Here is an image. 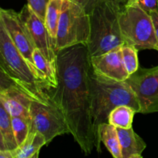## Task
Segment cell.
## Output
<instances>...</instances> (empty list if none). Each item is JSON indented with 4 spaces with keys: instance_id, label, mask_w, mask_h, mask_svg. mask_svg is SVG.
<instances>
[{
    "instance_id": "8fae6325",
    "label": "cell",
    "mask_w": 158,
    "mask_h": 158,
    "mask_svg": "<svg viewBox=\"0 0 158 158\" xmlns=\"http://www.w3.org/2000/svg\"><path fill=\"white\" fill-rule=\"evenodd\" d=\"M34 101L26 92L1 73L0 104L11 117L30 119V106Z\"/></svg>"
},
{
    "instance_id": "8992f818",
    "label": "cell",
    "mask_w": 158,
    "mask_h": 158,
    "mask_svg": "<svg viewBox=\"0 0 158 158\" xmlns=\"http://www.w3.org/2000/svg\"><path fill=\"white\" fill-rule=\"evenodd\" d=\"M90 36V18L84 8L73 0H66L60 17L56 40V52L83 44Z\"/></svg>"
},
{
    "instance_id": "ac0fdd59",
    "label": "cell",
    "mask_w": 158,
    "mask_h": 158,
    "mask_svg": "<svg viewBox=\"0 0 158 158\" xmlns=\"http://www.w3.org/2000/svg\"><path fill=\"white\" fill-rule=\"evenodd\" d=\"M46 144L45 137L39 132H29L27 138L15 149V158H32Z\"/></svg>"
},
{
    "instance_id": "2e32d148",
    "label": "cell",
    "mask_w": 158,
    "mask_h": 158,
    "mask_svg": "<svg viewBox=\"0 0 158 158\" xmlns=\"http://www.w3.org/2000/svg\"><path fill=\"white\" fill-rule=\"evenodd\" d=\"M18 147L12 128V117L1 104L0 106V151L15 150Z\"/></svg>"
},
{
    "instance_id": "277c9868",
    "label": "cell",
    "mask_w": 158,
    "mask_h": 158,
    "mask_svg": "<svg viewBox=\"0 0 158 158\" xmlns=\"http://www.w3.org/2000/svg\"><path fill=\"white\" fill-rule=\"evenodd\" d=\"M126 105L140 112L137 97L126 81H117L91 72V115L94 128L98 135L100 124L108 123L111 111ZM99 137V136H98Z\"/></svg>"
},
{
    "instance_id": "d6986e66",
    "label": "cell",
    "mask_w": 158,
    "mask_h": 158,
    "mask_svg": "<svg viewBox=\"0 0 158 158\" xmlns=\"http://www.w3.org/2000/svg\"><path fill=\"white\" fill-rule=\"evenodd\" d=\"M137 111L134 108L122 105L113 110L108 117V123L117 128L130 129L132 127L133 120Z\"/></svg>"
},
{
    "instance_id": "e0dca14e",
    "label": "cell",
    "mask_w": 158,
    "mask_h": 158,
    "mask_svg": "<svg viewBox=\"0 0 158 158\" xmlns=\"http://www.w3.org/2000/svg\"><path fill=\"white\" fill-rule=\"evenodd\" d=\"M32 56L35 67L44 77L49 86L52 89H56L59 85L57 66L50 63L38 49L34 50Z\"/></svg>"
},
{
    "instance_id": "ba28073f",
    "label": "cell",
    "mask_w": 158,
    "mask_h": 158,
    "mask_svg": "<svg viewBox=\"0 0 158 158\" xmlns=\"http://www.w3.org/2000/svg\"><path fill=\"white\" fill-rule=\"evenodd\" d=\"M126 82L137 96L140 114L158 112V66L149 69L139 67Z\"/></svg>"
},
{
    "instance_id": "5bb4252c",
    "label": "cell",
    "mask_w": 158,
    "mask_h": 158,
    "mask_svg": "<svg viewBox=\"0 0 158 158\" xmlns=\"http://www.w3.org/2000/svg\"><path fill=\"white\" fill-rule=\"evenodd\" d=\"M100 141L105 145L114 158H123L118 132L116 127L109 123H102L98 127Z\"/></svg>"
},
{
    "instance_id": "484cf974",
    "label": "cell",
    "mask_w": 158,
    "mask_h": 158,
    "mask_svg": "<svg viewBox=\"0 0 158 158\" xmlns=\"http://www.w3.org/2000/svg\"><path fill=\"white\" fill-rule=\"evenodd\" d=\"M15 154H16L15 149L0 151V158H15Z\"/></svg>"
},
{
    "instance_id": "30bf717a",
    "label": "cell",
    "mask_w": 158,
    "mask_h": 158,
    "mask_svg": "<svg viewBox=\"0 0 158 158\" xmlns=\"http://www.w3.org/2000/svg\"><path fill=\"white\" fill-rule=\"evenodd\" d=\"M0 23L4 26L9 37L21 53L32 63L35 48L19 13L12 9H0Z\"/></svg>"
},
{
    "instance_id": "603a6c76",
    "label": "cell",
    "mask_w": 158,
    "mask_h": 158,
    "mask_svg": "<svg viewBox=\"0 0 158 158\" xmlns=\"http://www.w3.org/2000/svg\"><path fill=\"white\" fill-rule=\"evenodd\" d=\"M49 1V0H27V4L40 18L44 20Z\"/></svg>"
},
{
    "instance_id": "7c38bea8",
    "label": "cell",
    "mask_w": 158,
    "mask_h": 158,
    "mask_svg": "<svg viewBox=\"0 0 158 158\" xmlns=\"http://www.w3.org/2000/svg\"><path fill=\"white\" fill-rule=\"evenodd\" d=\"M122 46L101 55L90 57L93 69L97 75L117 81H126L130 77L122 58Z\"/></svg>"
},
{
    "instance_id": "ffe728a7",
    "label": "cell",
    "mask_w": 158,
    "mask_h": 158,
    "mask_svg": "<svg viewBox=\"0 0 158 158\" xmlns=\"http://www.w3.org/2000/svg\"><path fill=\"white\" fill-rule=\"evenodd\" d=\"M12 125L17 144L20 146L30 132V119L23 117H12Z\"/></svg>"
},
{
    "instance_id": "4fadbf2b",
    "label": "cell",
    "mask_w": 158,
    "mask_h": 158,
    "mask_svg": "<svg viewBox=\"0 0 158 158\" xmlns=\"http://www.w3.org/2000/svg\"><path fill=\"white\" fill-rule=\"evenodd\" d=\"M121 146L123 158H129L135 154H141L147 144L143 139L134 132L132 127L130 129L117 128Z\"/></svg>"
},
{
    "instance_id": "4316f807",
    "label": "cell",
    "mask_w": 158,
    "mask_h": 158,
    "mask_svg": "<svg viewBox=\"0 0 158 158\" xmlns=\"http://www.w3.org/2000/svg\"><path fill=\"white\" fill-rule=\"evenodd\" d=\"M129 158H143V157L141 156V154H135V155L131 156Z\"/></svg>"
},
{
    "instance_id": "6da1fadb",
    "label": "cell",
    "mask_w": 158,
    "mask_h": 158,
    "mask_svg": "<svg viewBox=\"0 0 158 158\" xmlns=\"http://www.w3.org/2000/svg\"><path fill=\"white\" fill-rule=\"evenodd\" d=\"M59 85L53 97L61 107L74 140L86 155L100 143L91 115L92 66L87 46L80 44L57 52Z\"/></svg>"
},
{
    "instance_id": "5b68a950",
    "label": "cell",
    "mask_w": 158,
    "mask_h": 158,
    "mask_svg": "<svg viewBox=\"0 0 158 158\" xmlns=\"http://www.w3.org/2000/svg\"><path fill=\"white\" fill-rule=\"evenodd\" d=\"M119 22L125 44L134 46L138 51H158V42L152 19L140 6L136 4H125L120 12Z\"/></svg>"
},
{
    "instance_id": "44dd1931",
    "label": "cell",
    "mask_w": 158,
    "mask_h": 158,
    "mask_svg": "<svg viewBox=\"0 0 158 158\" xmlns=\"http://www.w3.org/2000/svg\"><path fill=\"white\" fill-rule=\"evenodd\" d=\"M121 49L123 64L128 73L131 75L139 69L138 50L134 46L127 44H123Z\"/></svg>"
},
{
    "instance_id": "52a82bcc",
    "label": "cell",
    "mask_w": 158,
    "mask_h": 158,
    "mask_svg": "<svg viewBox=\"0 0 158 158\" xmlns=\"http://www.w3.org/2000/svg\"><path fill=\"white\" fill-rule=\"evenodd\" d=\"M30 132H39L45 137L46 144L56 137L70 134L61 107L52 97L49 103L32 101L30 106Z\"/></svg>"
},
{
    "instance_id": "83f0119b",
    "label": "cell",
    "mask_w": 158,
    "mask_h": 158,
    "mask_svg": "<svg viewBox=\"0 0 158 158\" xmlns=\"http://www.w3.org/2000/svg\"><path fill=\"white\" fill-rule=\"evenodd\" d=\"M39 153L40 152H38V153H36V154H35V155L33 156V157H32V158H39Z\"/></svg>"
},
{
    "instance_id": "3957f363",
    "label": "cell",
    "mask_w": 158,
    "mask_h": 158,
    "mask_svg": "<svg viewBox=\"0 0 158 158\" xmlns=\"http://www.w3.org/2000/svg\"><path fill=\"white\" fill-rule=\"evenodd\" d=\"M123 0H96L90 12V36L87 49L89 57L105 53L125 44L120 32V12Z\"/></svg>"
},
{
    "instance_id": "d4e9b609",
    "label": "cell",
    "mask_w": 158,
    "mask_h": 158,
    "mask_svg": "<svg viewBox=\"0 0 158 158\" xmlns=\"http://www.w3.org/2000/svg\"><path fill=\"white\" fill-rule=\"evenodd\" d=\"M151 19L153 21V25L154 27V31H155L156 36H157V40L158 42V9L154 10L150 13Z\"/></svg>"
},
{
    "instance_id": "cb8c5ba5",
    "label": "cell",
    "mask_w": 158,
    "mask_h": 158,
    "mask_svg": "<svg viewBox=\"0 0 158 158\" xmlns=\"http://www.w3.org/2000/svg\"><path fill=\"white\" fill-rule=\"evenodd\" d=\"M73 1L78 3L80 6H83L85 9V10L89 14L90 12L91 9H92L93 6H94V3L95 2L96 0H73Z\"/></svg>"
},
{
    "instance_id": "7402d4cb",
    "label": "cell",
    "mask_w": 158,
    "mask_h": 158,
    "mask_svg": "<svg viewBox=\"0 0 158 158\" xmlns=\"http://www.w3.org/2000/svg\"><path fill=\"white\" fill-rule=\"evenodd\" d=\"M126 4L137 5L149 14L158 9V0H127Z\"/></svg>"
},
{
    "instance_id": "7a4b0ae2",
    "label": "cell",
    "mask_w": 158,
    "mask_h": 158,
    "mask_svg": "<svg viewBox=\"0 0 158 158\" xmlns=\"http://www.w3.org/2000/svg\"><path fill=\"white\" fill-rule=\"evenodd\" d=\"M0 71L34 101L49 103L54 90L35 65L29 62L12 41L0 23Z\"/></svg>"
},
{
    "instance_id": "9c48e42d",
    "label": "cell",
    "mask_w": 158,
    "mask_h": 158,
    "mask_svg": "<svg viewBox=\"0 0 158 158\" xmlns=\"http://www.w3.org/2000/svg\"><path fill=\"white\" fill-rule=\"evenodd\" d=\"M19 13L35 48L50 63L57 66V52L44 20L40 18L28 4L25 5Z\"/></svg>"
},
{
    "instance_id": "9a60e30c",
    "label": "cell",
    "mask_w": 158,
    "mask_h": 158,
    "mask_svg": "<svg viewBox=\"0 0 158 158\" xmlns=\"http://www.w3.org/2000/svg\"><path fill=\"white\" fill-rule=\"evenodd\" d=\"M66 0H49L45 15V24L48 29L54 48L56 46V34L60 17L63 12Z\"/></svg>"
}]
</instances>
